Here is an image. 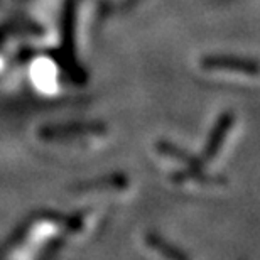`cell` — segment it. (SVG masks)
Here are the masks:
<instances>
[{"label": "cell", "mask_w": 260, "mask_h": 260, "mask_svg": "<svg viewBox=\"0 0 260 260\" xmlns=\"http://www.w3.org/2000/svg\"><path fill=\"white\" fill-rule=\"evenodd\" d=\"M198 71L208 81L225 86L255 88L260 85V63L235 56H205L198 63Z\"/></svg>", "instance_id": "6da1fadb"}, {"label": "cell", "mask_w": 260, "mask_h": 260, "mask_svg": "<svg viewBox=\"0 0 260 260\" xmlns=\"http://www.w3.org/2000/svg\"><path fill=\"white\" fill-rule=\"evenodd\" d=\"M242 134V120L235 110H226L213 125L208 140L200 155L201 160L208 168L215 171V168L226 162L235 145L238 144Z\"/></svg>", "instance_id": "7a4b0ae2"}, {"label": "cell", "mask_w": 260, "mask_h": 260, "mask_svg": "<svg viewBox=\"0 0 260 260\" xmlns=\"http://www.w3.org/2000/svg\"><path fill=\"white\" fill-rule=\"evenodd\" d=\"M145 247L150 253H154L155 257H162V258H186L184 252H179L176 248L164 240L162 237L155 235V233L149 232L145 235Z\"/></svg>", "instance_id": "3957f363"}]
</instances>
